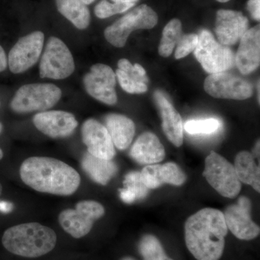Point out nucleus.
Here are the masks:
<instances>
[{
    "label": "nucleus",
    "instance_id": "nucleus-1",
    "mask_svg": "<svg viewBox=\"0 0 260 260\" xmlns=\"http://www.w3.org/2000/svg\"><path fill=\"white\" fill-rule=\"evenodd\" d=\"M228 231L223 213L203 208L186 220V247L196 259L219 260L223 255Z\"/></svg>",
    "mask_w": 260,
    "mask_h": 260
},
{
    "label": "nucleus",
    "instance_id": "nucleus-2",
    "mask_svg": "<svg viewBox=\"0 0 260 260\" xmlns=\"http://www.w3.org/2000/svg\"><path fill=\"white\" fill-rule=\"evenodd\" d=\"M22 181L34 190L69 196L78 190L80 174L72 167L49 157H30L20 166Z\"/></svg>",
    "mask_w": 260,
    "mask_h": 260
},
{
    "label": "nucleus",
    "instance_id": "nucleus-3",
    "mask_svg": "<svg viewBox=\"0 0 260 260\" xmlns=\"http://www.w3.org/2000/svg\"><path fill=\"white\" fill-rule=\"evenodd\" d=\"M57 237L50 228L38 223L19 224L5 231L2 243L12 254L23 257L45 255L55 247Z\"/></svg>",
    "mask_w": 260,
    "mask_h": 260
},
{
    "label": "nucleus",
    "instance_id": "nucleus-4",
    "mask_svg": "<svg viewBox=\"0 0 260 260\" xmlns=\"http://www.w3.org/2000/svg\"><path fill=\"white\" fill-rule=\"evenodd\" d=\"M61 97V89L54 84H28L18 89L10 107L18 114L44 112L55 106Z\"/></svg>",
    "mask_w": 260,
    "mask_h": 260
},
{
    "label": "nucleus",
    "instance_id": "nucleus-5",
    "mask_svg": "<svg viewBox=\"0 0 260 260\" xmlns=\"http://www.w3.org/2000/svg\"><path fill=\"white\" fill-rule=\"evenodd\" d=\"M158 15L147 5H141L121 17L104 30V37L114 47H124L132 32L151 29L157 25Z\"/></svg>",
    "mask_w": 260,
    "mask_h": 260
},
{
    "label": "nucleus",
    "instance_id": "nucleus-6",
    "mask_svg": "<svg viewBox=\"0 0 260 260\" xmlns=\"http://www.w3.org/2000/svg\"><path fill=\"white\" fill-rule=\"evenodd\" d=\"M203 176L210 185L224 198L234 199L242 189V182L235 168L215 152H210L205 159Z\"/></svg>",
    "mask_w": 260,
    "mask_h": 260
},
{
    "label": "nucleus",
    "instance_id": "nucleus-7",
    "mask_svg": "<svg viewBox=\"0 0 260 260\" xmlns=\"http://www.w3.org/2000/svg\"><path fill=\"white\" fill-rule=\"evenodd\" d=\"M194 52L203 69L210 74L226 72L235 65V54L232 49L217 42L208 30L200 32Z\"/></svg>",
    "mask_w": 260,
    "mask_h": 260
},
{
    "label": "nucleus",
    "instance_id": "nucleus-8",
    "mask_svg": "<svg viewBox=\"0 0 260 260\" xmlns=\"http://www.w3.org/2000/svg\"><path fill=\"white\" fill-rule=\"evenodd\" d=\"M105 214L104 206L94 200L79 202L75 209H66L59 215V223L64 232L75 239L86 236L94 223Z\"/></svg>",
    "mask_w": 260,
    "mask_h": 260
},
{
    "label": "nucleus",
    "instance_id": "nucleus-9",
    "mask_svg": "<svg viewBox=\"0 0 260 260\" xmlns=\"http://www.w3.org/2000/svg\"><path fill=\"white\" fill-rule=\"evenodd\" d=\"M75 68L74 59L66 44L58 38H49L39 64L41 78L65 79Z\"/></svg>",
    "mask_w": 260,
    "mask_h": 260
},
{
    "label": "nucleus",
    "instance_id": "nucleus-10",
    "mask_svg": "<svg viewBox=\"0 0 260 260\" xmlns=\"http://www.w3.org/2000/svg\"><path fill=\"white\" fill-rule=\"evenodd\" d=\"M44 42V34L42 31H34L20 38L8 55L10 71L20 74L32 68L42 54Z\"/></svg>",
    "mask_w": 260,
    "mask_h": 260
},
{
    "label": "nucleus",
    "instance_id": "nucleus-11",
    "mask_svg": "<svg viewBox=\"0 0 260 260\" xmlns=\"http://www.w3.org/2000/svg\"><path fill=\"white\" fill-rule=\"evenodd\" d=\"M204 88L207 93L217 99L245 100L253 94L250 83L225 72L210 74L205 80Z\"/></svg>",
    "mask_w": 260,
    "mask_h": 260
},
{
    "label": "nucleus",
    "instance_id": "nucleus-12",
    "mask_svg": "<svg viewBox=\"0 0 260 260\" xmlns=\"http://www.w3.org/2000/svg\"><path fill=\"white\" fill-rule=\"evenodd\" d=\"M251 200L242 196L223 213L228 229L241 240H252L259 235V227L251 219Z\"/></svg>",
    "mask_w": 260,
    "mask_h": 260
},
{
    "label": "nucleus",
    "instance_id": "nucleus-13",
    "mask_svg": "<svg viewBox=\"0 0 260 260\" xmlns=\"http://www.w3.org/2000/svg\"><path fill=\"white\" fill-rule=\"evenodd\" d=\"M83 84L87 93L99 102L108 105L117 102L116 74L108 65L99 63L92 66L90 73L84 76Z\"/></svg>",
    "mask_w": 260,
    "mask_h": 260
},
{
    "label": "nucleus",
    "instance_id": "nucleus-14",
    "mask_svg": "<svg viewBox=\"0 0 260 260\" xmlns=\"http://www.w3.org/2000/svg\"><path fill=\"white\" fill-rule=\"evenodd\" d=\"M81 135L88 153L98 158L113 160L115 148L105 126L95 119H89L82 126Z\"/></svg>",
    "mask_w": 260,
    "mask_h": 260
},
{
    "label": "nucleus",
    "instance_id": "nucleus-15",
    "mask_svg": "<svg viewBox=\"0 0 260 260\" xmlns=\"http://www.w3.org/2000/svg\"><path fill=\"white\" fill-rule=\"evenodd\" d=\"M249 20L242 12L218 10L215 27L218 42L227 47L237 44L249 30Z\"/></svg>",
    "mask_w": 260,
    "mask_h": 260
},
{
    "label": "nucleus",
    "instance_id": "nucleus-16",
    "mask_svg": "<svg viewBox=\"0 0 260 260\" xmlns=\"http://www.w3.org/2000/svg\"><path fill=\"white\" fill-rule=\"evenodd\" d=\"M32 122L38 130L51 138L70 136L78 125L75 116L64 111H47L39 113L34 116Z\"/></svg>",
    "mask_w": 260,
    "mask_h": 260
},
{
    "label": "nucleus",
    "instance_id": "nucleus-17",
    "mask_svg": "<svg viewBox=\"0 0 260 260\" xmlns=\"http://www.w3.org/2000/svg\"><path fill=\"white\" fill-rule=\"evenodd\" d=\"M260 64V26L249 28L240 40L235 55V65L243 75H249Z\"/></svg>",
    "mask_w": 260,
    "mask_h": 260
},
{
    "label": "nucleus",
    "instance_id": "nucleus-18",
    "mask_svg": "<svg viewBox=\"0 0 260 260\" xmlns=\"http://www.w3.org/2000/svg\"><path fill=\"white\" fill-rule=\"evenodd\" d=\"M142 181L149 189H154L169 184L181 186L186 181L185 173L175 162L152 164L143 168L140 172Z\"/></svg>",
    "mask_w": 260,
    "mask_h": 260
},
{
    "label": "nucleus",
    "instance_id": "nucleus-19",
    "mask_svg": "<svg viewBox=\"0 0 260 260\" xmlns=\"http://www.w3.org/2000/svg\"><path fill=\"white\" fill-rule=\"evenodd\" d=\"M154 97L161 116L164 134L173 145L176 147L181 146L184 127L180 114L161 91H155Z\"/></svg>",
    "mask_w": 260,
    "mask_h": 260
},
{
    "label": "nucleus",
    "instance_id": "nucleus-20",
    "mask_svg": "<svg viewBox=\"0 0 260 260\" xmlns=\"http://www.w3.org/2000/svg\"><path fill=\"white\" fill-rule=\"evenodd\" d=\"M130 156L143 165L159 164L166 156L165 148L158 137L152 133H144L138 137L129 152Z\"/></svg>",
    "mask_w": 260,
    "mask_h": 260
},
{
    "label": "nucleus",
    "instance_id": "nucleus-21",
    "mask_svg": "<svg viewBox=\"0 0 260 260\" xmlns=\"http://www.w3.org/2000/svg\"><path fill=\"white\" fill-rule=\"evenodd\" d=\"M116 77L126 93L142 94L148 90V78L146 71L138 63L133 65L128 59H120L118 61Z\"/></svg>",
    "mask_w": 260,
    "mask_h": 260
},
{
    "label": "nucleus",
    "instance_id": "nucleus-22",
    "mask_svg": "<svg viewBox=\"0 0 260 260\" xmlns=\"http://www.w3.org/2000/svg\"><path fill=\"white\" fill-rule=\"evenodd\" d=\"M105 125L114 146L120 150H126L135 136L133 121L121 114H110L105 117Z\"/></svg>",
    "mask_w": 260,
    "mask_h": 260
},
{
    "label": "nucleus",
    "instance_id": "nucleus-23",
    "mask_svg": "<svg viewBox=\"0 0 260 260\" xmlns=\"http://www.w3.org/2000/svg\"><path fill=\"white\" fill-rule=\"evenodd\" d=\"M82 168L89 177L97 184L107 185L118 172V167L112 160H107L85 153L81 161Z\"/></svg>",
    "mask_w": 260,
    "mask_h": 260
},
{
    "label": "nucleus",
    "instance_id": "nucleus-24",
    "mask_svg": "<svg viewBox=\"0 0 260 260\" xmlns=\"http://www.w3.org/2000/svg\"><path fill=\"white\" fill-rule=\"evenodd\" d=\"M241 182L250 185L254 190L260 191V169L256 165L253 154L242 151L237 154L234 166Z\"/></svg>",
    "mask_w": 260,
    "mask_h": 260
},
{
    "label": "nucleus",
    "instance_id": "nucleus-25",
    "mask_svg": "<svg viewBox=\"0 0 260 260\" xmlns=\"http://www.w3.org/2000/svg\"><path fill=\"white\" fill-rule=\"evenodd\" d=\"M58 11L80 30L90 25V13L81 0H55Z\"/></svg>",
    "mask_w": 260,
    "mask_h": 260
},
{
    "label": "nucleus",
    "instance_id": "nucleus-26",
    "mask_svg": "<svg viewBox=\"0 0 260 260\" xmlns=\"http://www.w3.org/2000/svg\"><path fill=\"white\" fill-rule=\"evenodd\" d=\"M124 188L119 189L120 198L126 204H131L137 200L145 199L148 196L149 189L143 182L140 172H130L123 181Z\"/></svg>",
    "mask_w": 260,
    "mask_h": 260
},
{
    "label": "nucleus",
    "instance_id": "nucleus-27",
    "mask_svg": "<svg viewBox=\"0 0 260 260\" xmlns=\"http://www.w3.org/2000/svg\"><path fill=\"white\" fill-rule=\"evenodd\" d=\"M161 41L159 44L158 53L162 57L172 54L174 47L182 37V25L179 19H173L164 27Z\"/></svg>",
    "mask_w": 260,
    "mask_h": 260
},
{
    "label": "nucleus",
    "instance_id": "nucleus-28",
    "mask_svg": "<svg viewBox=\"0 0 260 260\" xmlns=\"http://www.w3.org/2000/svg\"><path fill=\"white\" fill-rule=\"evenodd\" d=\"M139 251L143 260H174L167 256L158 238L146 234L140 239Z\"/></svg>",
    "mask_w": 260,
    "mask_h": 260
},
{
    "label": "nucleus",
    "instance_id": "nucleus-29",
    "mask_svg": "<svg viewBox=\"0 0 260 260\" xmlns=\"http://www.w3.org/2000/svg\"><path fill=\"white\" fill-rule=\"evenodd\" d=\"M221 123L217 119H193L186 121L184 128L186 133L193 135H211L218 131Z\"/></svg>",
    "mask_w": 260,
    "mask_h": 260
},
{
    "label": "nucleus",
    "instance_id": "nucleus-30",
    "mask_svg": "<svg viewBox=\"0 0 260 260\" xmlns=\"http://www.w3.org/2000/svg\"><path fill=\"white\" fill-rule=\"evenodd\" d=\"M135 6L133 4H123V3H109L108 0H102L98 3L94 9V13L97 18L105 19L116 14L124 13Z\"/></svg>",
    "mask_w": 260,
    "mask_h": 260
},
{
    "label": "nucleus",
    "instance_id": "nucleus-31",
    "mask_svg": "<svg viewBox=\"0 0 260 260\" xmlns=\"http://www.w3.org/2000/svg\"><path fill=\"white\" fill-rule=\"evenodd\" d=\"M198 44V35L197 34H190L183 35L177 44L175 51L176 59H182L190 53L194 52Z\"/></svg>",
    "mask_w": 260,
    "mask_h": 260
},
{
    "label": "nucleus",
    "instance_id": "nucleus-32",
    "mask_svg": "<svg viewBox=\"0 0 260 260\" xmlns=\"http://www.w3.org/2000/svg\"><path fill=\"white\" fill-rule=\"evenodd\" d=\"M247 10L251 18L256 21H259L260 0H249L247 2Z\"/></svg>",
    "mask_w": 260,
    "mask_h": 260
},
{
    "label": "nucleus",
    "instance_id": "nucleus-33",
    "mask_svg": "<svg viewBox=\"0 0 260 260\" xmlns=\"http://www.w3.org/2000/svg\"><path fill=\"white\" fill-rule=\"evenodd\" d=\"M8 66V59L4 49L0 46V73L5 71Z\"/></svg>",
    "mask_w": 260,
    "mask_h": 260
},
{
    "label": "nucleus",
    "instance_id": "nucleus-34",
    "mask_svg": "<svg viewBox=\"0 0 260 260\" xmlns=\"http://www.w3.org/2000/svg\"><path fill=\"white\" fill-rule=\"evenodd\" d=\"M13 210V205L10 202H0V211L4 213H9Z\"/></svg>",
    "mask_w": 260,
    "mask_h": 260
},
{
    "label": "nucleus",
    "instance_id": "nucleus-35",
    "mask_svg": "<svg viewBox=\"0 0 260 260\" xmlns=\"http://www.w3.org/2000/svg\"><path fill=\"white\" fill-rule=\"evenodd\" d=\"M112 3H123V4L136 5L139 0H110Z\"/></svg>",
    "mask_w": 260,
    "mask_h": 260
},
{
    "label": "nucleus",
    "instance_id": "nucleus-36",
    "mask_svg": "<svg viewBox=\"0 0 260 260\" xmlns=\"http://www.w3.org/2000/svg\"><path fill=\"white\" fill-rule=\"evenodd\" d=\"M254 158H259V141H258L257 143H256L255 148H254Z\"/></svg>",
    "mask_w": 260,
    "mask_h": 260
},
{
    "label": "nucleus",
    "instance_id": "nucleus-37",
    "mask_svg": "<svg viewBox=\"0 0 260 260\" xmlns=\"http://www.w3.org/2000/svg\"><path fill=\"white\" fill-rule=\"evenodd\" d=\"M3 124H2V123L0 122V134H1L2 132H3ZM3 155H4V154H3V150H2L1 148H0V160H1L2 159H3Z\"/></svg>",
    "mask_w": 260,
    "mask_h": 260
},
{
    "label": "nucleus",
    "instance_id": "nucleus-38",
    "mask_svg": "<svg viewBox=\"0 0 260 260\" xmlns=\"http://www.w3.org/2000/svg\"><path fill=\"white\" fill-rule=\"evenodd\" d=\"M81 1L83 2L84 4L88 5L92 4V3H93L94 1H95V0H81Z\"/></svg>",
    "mask_w": 260,
    "mask_h": 260
},
{
    "label": "nucleus",
    "instance_id": "nucleus-39",
    "mask_svg": "<svg viewBox=\"0 0 260 260\" xmlns=\"http://www.w3.org/2000/svg\"><path fill=\"white\" fill-rule=\"evenodd\" d=\"M120 260H136L135 258L132 257V256H125V257H123L122 259Z\"/></svg>",
    "mask_w": 260,
    "mask_h": 260
},
{
    "label": "nucleus",
    "instance_id": "nucleus-40",
    "mask_svg": "<svg viewBox=\"0 0 260 260\" xmlns=\"http://www.w3.org/2000/svg\"><path fill=\"white\" fill-rule=\"evenodd\" d=\"M219 3H227V2L230 1V0H217Z\"/></svg>",
    "mask_w": 260,
    "mask_h": 260
},
{
    "label": "nucleus",
    "instance_id": "nucleus-41",
    "mask_svg": "<svg viewBox=\"0 0 260 260\" xmlns=\"http://www.w3.org/2000/svg\"><path fill=\"white\" fill-rule=\"evenodd\" d=\"M2 192H3V186L0 184V195H1Z\"/></svg>",
    "mask_w": 260,
    "mask_h": 260
}]
</instances>
